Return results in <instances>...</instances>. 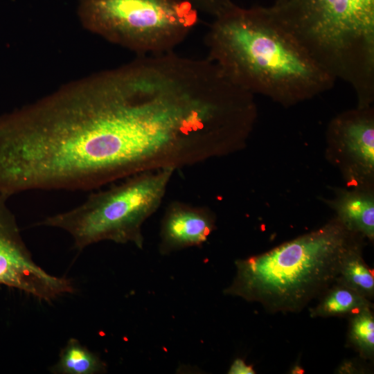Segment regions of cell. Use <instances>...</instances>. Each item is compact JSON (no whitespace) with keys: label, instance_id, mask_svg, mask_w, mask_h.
Here are the masks:
<instances>
[{"label":"cell","instance_id":"6","mask_svg":"<svg viewBox=\"0 0 374 374\" xmlns=\"http://www.w3.org/2000/svg\"><path fill=\"white\" fill-rule=\"evenodd\" d=\"M8 199L0 195V284L44 301L72 293L69 279L52 276L34 262L8 207Z\"/></svg>","mask_w":374,"mask_h":374},{"label":"cell","instance_id":"12","mask_svg":"<svg viewBox=\"0 0 374 374\" xmlns=\"http://www.w3.org/2000/svg\"><path fill=\"white\" fill-rule=\"evenodd\" d=\"M371 300L374 295L373 272L364 262L359 245L345 256L336 281Z\"/></svg>","mask_w":374,"mask_h":374},{"label":"cell","instance_id":"10","mask_svg":"<svg viewBox=\"0 0 374 374\" xmlns=\"http://www.w3.org/2000/svg\"><path fill=\"white\" fill-rule=\"evenodd\" d=\"M338 220L350 231L373 240L374 237V202L371 197L349 193L337 204Z\"/></svg>","mask_w":374,"mask_h":374},{"label":"cell","instance_id":"13","mask_svg":"<svg viewBox=\"0 0 374 374\" xmlns=\"http://www.w3.org/2000/svg\"><path fill=\"white\" fill-rule=\"evenodd\" d=\"M372 308H366L350 315L348 341L350 344L367 359L374 356V317Z\"/></svg>","mask_w":374,"mask_h":374},{"label":"cell","instance_id":"2","mask_svg":"<svg viewBox=\"0 0 374 374\" xmlns=\"http://www.w3.org/2000/svg\"><path fill=\"white\" fill-rule=\"evenodd\" d=\"M338 220L264 253L235 261L224 293L256 302L270 312L301 311L335 281L357 243Z\"/></svg>","mask_w":374,"mask_h":374},{"label":"cell","instance_id":"14","mask_svg":"<svg viewBox=\"0 0 374 374\" xmlns=\"http://www.w3.org/2000/svg\"><path fill=\"white\" fill-rule=\"evenodd\" d=\"M190 3L198 12L215 17L233 3L229 0H182Z\"/></svg>","mask_w":374,"mask_h":374},{"label":"cell","instance_id":"3","mask_svg":"<svg viewBox=\"0 0 374 374\" xmlns=\"http://www.w3.org/2000/svg\"><path fill=\"white\" fill-rule=\"evenodd\" d=\"M272 9L327 73L353 88L358 105H371L374 0H285Z\"/></svg>","mask_w":374,"mask_h":374},{"label":"cell","instance_id":"4","mask_svg":"<svg viewBox=\"0 0 374 374\" xmlns=\"http://www.w3.org/2000/svg\"><path fill=\"white\" fill-rule=\"evenodd\" d=\"M175 167L164 165L92 193L79 206L47 217L38 224L68 232L80 250L103 240L131 242L142 248V225L160 206Z\"/></svg>","mask_w":374,"mask_h":374},{"label":"cell","instance_id":"15","mask_svg":"<svg viewBox=\"0 0 374 374\" xmlns=\"http://www.w3.org/2000/svg\"><path fill=\"white\" fill-rule=\"evenodd\" d=\"M228 373L231 374H253L255 372L253 368L246 364L242 359H237L231 364Z\"/></svg>","mask_w":374,"mask_h":374},{"label":"cell","instance_id":"7","mask_svg":"<svg viewBox=\"0 0 374 374\" xmlns=\"http://www.w3.org/2000/svg\"><path fill=\"white\" fill-rule=\"evenodd\" d=\"M214 229V219L207 211L179 204L167 210L161 229V254L197 247L204 243Z\"/></svg>","mask_w":374,"mask_h":374},{"label":"cell","instance_id":"8","mask_svg":"<svg viewBox=\"0 0 374 374\" xmlns=\"http://www.w3.org/2000/svg\"><path fill=\"white\" fill-rule=\"evenodd\" d=\"M330 132L339 139L349 157L366 173L374 168V118L370 106H358L330 125Z\"/></svg>","mask_w":374,"mask_h":374},{"label":"cell","instance_id":"5","mask_svg":"<svg viewBox=\"0 0 374 374\" xmlns=\"http://www.w3.org/2000/svg\"><path fill=\"white\" fill-rule=\"evenodd\" d=\"M198 13L182 0H79L78 8L86 29L139 55L174 51Z\"/></svg>","mask_w":374,"mask_h":374},{"label":"cell","instance_id":"9","mask_svg":"<svg viewBox=\"0 0 374 374\" xmlns=\"http://www.w3.org/2000/svg\"><path fill=\"white\" fill-rule=\"evenodd\" d=\"M372 308L371 300L350 288L335 282L321 295L311 310L312 317L350 316L366 308Z\"/></svg>","mask_w":374,"mask_h":374},{"label":"cell","instance_id":"1","mask_svg":"<svg viewBox=\"0 0 374 374\" xmlns=\"http://www.w3.org/2000/svg\"><path fill=\"white\" fill-rule=\"evenodd\" d=\"M205 44L207 58L233 84L282 105L310 99L335 82L272 8L232 4L214 17Z\"/></svg>","mask_w":374,"mask_h":374},{"label":"cell","instance_id":"16","mask_svg":"<svg viewBox=\"0 0 374 374\" xmlns=\"http://www.w3.org/2000/svg\"><path fill=\"white\" fill-rule=\"evenodd\" d=\"M285 1V0H279V1H278V3L282 2V1Z\"/></svg>","mask_w":374,"mask_h":374},{"label":"cell","instance_id":"11","mask_svg":"<svg viewBox=\"0 0 374 374\" xmlns=\"http://www.w3.org/2000/svg\"><path fill=\"white\" fill-rule=\"evenodd\" d=\"M52 372L62 374H95L106 371L105 364L78 339L71 338L60 353Z\"/></svg>","mask_w":374,"mask_h":374}]
</instances>
